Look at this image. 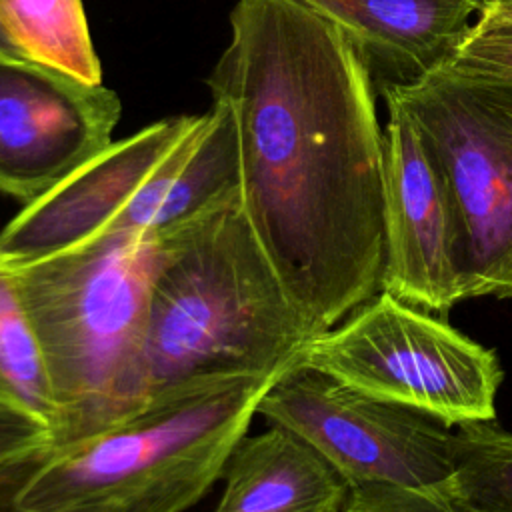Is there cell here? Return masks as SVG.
<instances>
[{
	"instance_id": "1",
	"label": "cell",
	"mask_w": 512,
	"mask_h": 512,
	"mask_svg": "<svg viewBox=\"0 0 512 512\" xmlns=\"http://www.w3.org/2000/svg\"><path fill=\"white\" fill-rule=\"evenodd\" d=\"M230 32L208 86L236 124L242 208L316 336L382 292L374 78L338 26L294 0H238Z\"/></svg>"
},
{
	"instance_id": "2",
	"label": "cell",
	"mask_w": 512,
	"mask_h": 512,
	"mask_svg": "<svg viewBox=\"0 0 512 512\" xmlns=\"http://www.w3.org/2000/svg\"><path fill=\"white\" fill-rule=\"evenodd\" d=\"M312 338L242 202L158 232L142 342L144 408L218 380H274Z\"/></svg>"
},
{
	"instance_id": "3",
	"label": "cell",
	"mask_w": 512,
	"mask_h": 512,
	"mask_svg": "<svg viewBox=\"0 0 512 512\" xmlns=\"http://www.w3.org/2000/svg\"><path fill=\"white\" fill-rule=\"evenodd\" d=\"M156 254L158 232H114L8 262L48 372L54 446L144 408L142 342Z\"/></svg>"
},
{
	"instance_id": "4",
	"label": "cell",
	"mask_w": 512,
	"mask_h": 512,
	"mask_svg": "<svg viewBox=\"0 0 512 512\" xmlns=\"http://www.w3.org/2000/svg\"><path fill=\"white\" fill-rule=\"evenodd\" d=\"M382 96L402 106L442 176L464 300L512 298V72L452 56Z\"/></svg>"
},
{
	"instance_id": "5",
	"label": "cell",
	"mask_w": 512,
	"mask_h": 512,
	"mask_svg": "<svg viewBox=\"0 0 512 512\" xmlns=\"http://www.w3.org/2000/svg\"><path fill=\"white\" fill-rule=\"evenodd\" d=\"M268 378H230L154 402L48 458L18 494L32 512L110 502L176 474L226 464L246 434Z\"/></svg>"
},
{
	"instance_id": "6",
	"label": "cell",
	"mask_w": 512,
	"mask_h": 512,
	"mask_svg": "<svg viewBox=\"0 0 512 512\" xmlns=\"http://www.w3.org/2000/svg\"><path fill=\"white\" fill-rule=\"evenodd\" d=\"M298 362L450 426L492 422L504 376L494 350L388 292L316 334Z\"/></svg>"
},
{
	"instance_id": "7",
	"label": "cell",
	"mask_w": 512,
	"mask_h": 512,
	"mask_svg": "<svg viewBox=\"0 0 512 512\" xmlns=\"http://www.w3.org/2000/svg\"><path fill=\"white\" fill-rule=\"evenodd\" d=\"M256 414L306 440L350 490L368 484L432 490L456 472L450 424L298 360L268 384Z\"/></svg>"
},
{
	"instance_id": "8",
	"label": "cell",
	"mask_w": 512,
	"mask_h": 512,
	"mask_svg": "<svg viewBox=\"0 0 512 512\" xmlns=\"http://www.w3.org/2000/svg\"><path fill=\"white\" fill-rule=\"evenodd\" d=\"M120 114L104 84L0 54V194L38 200L112 142Z\"/></svg>"
},
{
	"instance_id": "9",
	"label": "cell",
	"mask_w": 512,
	"mask_h": 512,
	"mask_svg": "<svg viewBox=\"0 0 512 512\" xmlns=\"http://www.w3.org/2000/svg\"><path fill=\"white\" fill-rule=\"evenodd\" d=\"M384 130L386 262L382 292L426 312L464 300L458 232L438 168L412 120L390 98Z\"/></svg>"
},
{
	"instance_id": "10",
	"label": "cell",
	"mask_w": 512,
	"mask_h": 512,
	"mask_svg": "<svg viewBox=\"0 0 512 512\" xmlns=\"http://www.w3.org/2000/svg\"><path fill=\"white\" fill-rule=\"evenodd\" d=\"M200 116H172L110 142L0 232V256L28 262L58 254L102 234L142 192L152 174L196 126Z\"/></svg>"
},
{
	"instance_id": "11",
	"label": "cell",
	"mask_w": 512,
	"mask_h": 512,
	"mask_svg": "<svg viewBox=\"0 0 512 512\" xmlns=\"http://www.w3.org/2000/svg\"><path fill=\"white\" fill-rule=\"evenodd\" d=\"M338 26L364 58L376 92L448 62L482 0H294Z\"/></svg>"
},
{
	"instance_id": "12",
	"label": "cell",
	"mask_w": 512,
	"mask_h": 512,
	"mask_svg": "<svg viewBox=\"0 0 512 512\" xmlns=\"http://www.w3.org/2000/svg\"><path fill=\"white\" fill-rule=\"evenodd\" d=\"M232 202H242L238 132L228 106L212 100V108L200 114L196 126L102 234L164 232Z\"/></svg>"
},
{
	"instance_id": "13",
	"label": "cell",
	"mask_w": 512,
	"mask_h": 512,
	"mask_svg": "<svg viewBox=\"0 0 512 512\" xmlns=\"http://www.w3.org/2000/svg\"><path fill=\"white\" fill-rule=\"evenodd\" d=\"M214 512H342L350 486L294 432L272 426L230 450Z\"/></svg>"
},
{
	"instance_id": "14",
	"label": "cell",
	"mask_w": 512,
	"mask_h": 512,
	"mask_svg": "<svg viewBox=\"0 0 512 512\" xmlns=\"http://www.w3.org/2000/svg\"><path fill=\"white\" fill-rule=\"evenodd\" d=\"M0 408L18 412L50 432L56 406L32 324L10 264L0 256Z\"/></svg>"
},
{
	"instance_id": "15",
	"label": "cell",
	"mask_w": 512,
	"mask_h": 512,
	"mask_svg": "<svg viewBox=\"0 0 512 512\" xmlns=\"http://www.w3.org/2000/svg\"><path fill=\"white\" fill-rule=\"evenodd\" d=\"M0 14L34 60L102 84L82 0H0Z\"/></svg>"
},
{
	"instance_id": "16",
	"label": "cell",
	"mask_w": 512,
	"mask_h": 512,
	"mask_svg": "<svg viewBox=\"0 0 512 512\" xmlns=\"http://www.w3.org/2000/svg\"><path fill=\"white\" fill-rule=\"evenodd\" d=\"M52 446L42 444L0 462V512H32L18 504V494L48 458ZM222 470L224 464L188 470L110 502L58 512H182L208 492L222 476Z\"/></svg>"
},
{
	"instance_id": "17",
	"label": "cell",
	"mask_w": 512,
	"mask_h": 512,
	"mask_svg": "<svg viewBox=\"0 0 512 512\" xmlns=\"http://www.w3.org/2000/svg\"><path fill=\"white\" fill-rule=\"evenodd\" d=\"M482 512H512V432L492 422L456 430V472L440 486Z\"/></svg>"
},
{
	"instance_id": "18",
	"label": "cell",
	"mask_w": 512,
	"mask_h": 512,
	"mask_svg": "<svg viewBox=\"0 0 512 512\" xmlns=\"http://www.w3.org/2000/svg\"><path fill=\"white\" fill-rule=\"evenodd\" d=\"M342 512H482L450 496L442 488L412 490L382 484L356 486L350 490Z\"/></svg>"
},
{
	"instance_id": "19",
	"label": "cell",
	"mask_w": 512,
	"mask_h": 512,
	"mask_svg": "<svg viewBox=\"0 0 512 512\" xmlns=\"http://www.w3.org/2000/svg\"><path fill=\"white\" fill-rule=\"evenodd\" d=\"M454 58L484 68L512 72V26L482 28L472 24Z\"/></svg>"
},
{
	"instance_id": "20",
	"label": "cell",
	"mask_w": 512,
	"mask_h": 512,
	"mask_svg": "<svg viewBox=\"0 0 512 512\" xmlns=\"http://www.w3.org/2000/svg\"><path fill=\"white\" fill-rule=\"evenodd\" d=\"M42 444H52L50 432L42 424L0 408V462Z\"/></svg>"
},
{
	"instance_id": "21",
	"label": "cell",
	"mask_w": 512,
	"mask_h": 512,
	"mask_svg": "<svg viewBox=\"0 0 512 512\" xmlns=\"http://www.w3.org/2000/svg\"><path fill=\"white\" fill-rule=\"evenodd\" d=\"M474 26L490 28V26H512V0H500L494 4H486Z\"/></svg>"
},
{
	"instance_id": "22",
	"label": "cell",
	"mask_w": 512,
	"mask_h": 512,
	"mask_svg": "<svg viewBox=\"0 0 512 512\" xmlns=\"http://www.w3.org/2000/svg\"><path fill=\"white\" fill-rule=\"evenodd\" d=\"M0 54L4 56H14V58H28L34 60L30 56V52L24 48V44L18 40V36L14 34V30L8 26V22L4 20V16L0 14Z\"/></svg>"
},
{
	"instance_id": "23",
	"label": "cell",
	"mask_w": 512,
	"mask_h": 512,
	"mask_svg": "<svg viewBox=\"0 0 512 512\" xmlns=\"http://www.w3.org/2000/svg\"><path fill=\"white\" fill-rule=\"evenodd\" d=\"M494 2H500V0H482V8H484L486 4H494Z\"/></svg>"
}]
</instances>
